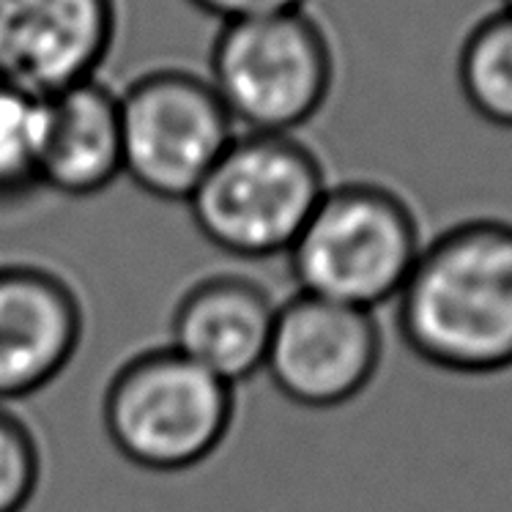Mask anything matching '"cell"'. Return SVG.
Returning a JSON list of instances; mask_svg holds the SVG:
<instances>
[{
    "label": "cell",
    "instance_id": "6da1fadb",
    "mask_svg": "<svg viewBox=\"0 0 512 512\" xmlns=\"http://www.w3.org/2000/svg\"><path fill=\"white\" fill-rule=\"evenodd\" d=\"M395 302L400 337L425 365L512 370V220L469 217L425 241Z\"/></svg>",
    "mask_w": 512,
    "mask_h": 512
},
{
    "label": "cell",
    "instance_id": "7a4b0ae2",
    "mask_svg": "<svg viewBox=\"0 0 512 512\" xmlns=\"http://www.w3.org/2000/svg\"><path fill=\"white\" fill-rule=\"evenodd\" d=\"M425 247L414 209L395 189L329 187L288 250L299 293L376 310L398 299Z\"/></svg>",
    "mask_w": 512,
    "mask_h": 512
},
{
    "label": "cell",
    "instance_id": "3957f363",
    "mask_svg": "<svg viewBox=\"0 0 512 512\" xmlns=\"http://www.w3.org/2000/svg\"><path fill=\"white\" fill-rule=\"evenodd\" d=\"M326 189L321 159L296 135L236 132L187 206L206 241L258 261L288 255Z\"/></svg>",
    "mask_w": 512,
    "mask_h": 512
},
{
    "label": "cell",
    "instance_id": "277c9868",
    "mask_svg": "<svg viewBox=\"0 0 512 512\" xmlns=\"http://www.w3.org/2000/svg\"><path fill=\"white\" fill-rule=\"evenodd\" d=\"M209 83L239 132L296 135L335 85V50L307 9L222 22Z\"/></svg>",
    "mask_w": 512,
    "mask_h": 512
},
{
    "label": "cell",
    "instance_id": "5b68a950",
    "mask_svg": "<svg viewBox=\"0 0 512 512\" xmlns=\"http://www.w3.org/2000/svg\"><path fill=\"white\" fill-rule=\"evenodd\" d=\"M233 408L230 384L165 345L137 354L115 373L102 419L129 463L168 474L192 469L220 450Z\"/></svg>",
    "mask_w": 512,
    "mask_h": 512
},
{
    "label": "cell",
    "instance_id": "8992f818",
    "mask_svg": "<svg viewBox=\"0 0 512 512\" xmlns=\"http://www.w3.org/2000/svg\"><path fill=\"white\" fill-rule=\"evenodd\" d=\"M118 110L124 176L162 200L187 203L239 132L209 77L178 66L140 74Z\"/></svg>",
    "mask_w": 512,
    "mask_h": 512
},
{
    "label": "cell",
    "instance_id": "52a82bcc",
    "mask_svg": "<svg viewBox=\"0 0 512 512\" xmlns=\"http://www.w3.org/2000/svg\"><path fill=\"white\" fill-rule=\"evenodd\" d=\"M381 356L376 313L296 293L277 304L263 370L296 406L337 408L373 384Z\"/></svg>",
    "mask_w": 512,
    "mask_h": 512
},
{
    "label": "cell",
    "instance_id": "ba28073f",
    "mask_svg": "<svg viewBox=\"0 0 512 512\" xmlns=\"http://www.w3.org/2000/svg\"><path fill=\"white\" fill-rule=\"evenodd\" d=\"M115 33L118 0H0V80L36 99L96 80Z\"/></svg>",
    "mask_w": 512,
    "mask_h": 512
},
{
    "label": "cell",
    "instance_id": "9c48e42d",
    "mask_svg": "<svg viewBox=\"0 0 512 512\" xmlns=\"http://www.w3.org/2000/svg\"><path fill=\"white\" fill-rule=\"evenodd\" d=\"M72 285L31 263L0 266V403L53 384L83 343Z\"/></svg>",
    "mask_w": 512,
    "mask_h": 512
},
{
    "label": "cell",
    "instance_id": "30bf717a",
    "mask_svg": "<svg viewBox=\"0 0 512 512\" xmlns=\"http://www.w3.org/2000/svg\"><path fill=\"white\" fill-rule=\"evenodd\" d=\"M277 304L266 288L239 274H214L176 304L170 348L236 387L263 370Z\"/></svg>",
    "mask_w": 512,
    "mask_h": 512
},
{
    "label": "cell",
    "instance_id": "8fae6325",
    "mask_svg": "<svg viewBox=\"0 0 512 512\" xmlns=\"http://www.w3.org/2000/svg\"><path fill=\"white\" fill-rule=\"evenodd\" d=\"M124 176L121 110L99 77L42 99L36 181L66 195L91 198Z\"/></svg>",
    "mask_w": 512,
    "mask_h": 512
},
{
    "label": "cell",
    "instance_id": "7c38bea8",
    "mask_svg": "<svg viewBox=\"0 0 512 512\" xmlns=\"http://www.w3.org/2000/svg\"><path fill=\"white\" fill-rule=\"evenodd\" d=\"M458 85L466 105L482 121L512 129V11L485 14L463 36Z\"/></svg>",
    "mask_w": 512,
    "mask_h": 512
},
{
    "label": "cell",
    "instance_id": "4fadbf2b",
    "mask_svg": "<svg viewBox=\"0 0 512 512\" xmlns=\"http://www.w3.org/2000/svg\"><path fill=\"white\" fill-rule=\"evenodd\" d=\"M42 99L0 80V198L36 187Z\"/></svg>",
    "mask_w": 512,
    "mask_h": 512
},
{
    "label": "cell",
    "instance_id": "5bb4252c",
    "mask_svg": "<svg viewBox=\"0 0 512 512\" xmlns=\"http://www.w3.org/2000/svg\"><path fill=\"white\" fill-rule=\"evenodd\" d=\"M42 452L31 428L0 403V512H22L39 491Z\"/></svg>",
    "mask_w": 512,
    "mask_h": 512
},
{
    "label": "cell",
    "instance_id": "9a60e30c",
    "mask_svg": "<svg viewBox=\"0 0 512 512\" xmlns=\"http://www.w3.org/2000/svg\"><path fill=\"white\" fill-rule=\"evenodd\" d=\"M195 9L220 22L250 20V17H266V14H283V11L307 9L310 0H189Z\"/></svg>",
    "mask_w": 512,
    "mask_h": 512
},
{
    "label": "cell",
    "instance_id": "2e32d148",
    "mask_svg": "<svg viewBox=\"0 0 512 512\" xmlns=\"http://www.w3.org/2000/svg\"><path fill=\"white\" fill-rule=\"evenodd\" d=\"M499 3H502V6H499V9H507V11H512V0H499Z\"/></svg>",
    "mask_w": 512,
    "mask_h": 512
}]
</instances>
